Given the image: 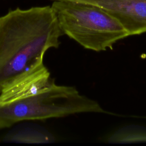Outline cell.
<instances>
[{
    "mask_svg": "<svg viewBox=\"0 0 146 146\" xmlns=\"http://www.w3.org/2000/svg\"><path fill=\"white\" fill-rule=\"evenodd\" d=\"M98 102L73 87L54 83L31 96L0 102V129L23 120H42L82 112H104Z\"/></svg>",
    "mask_w": 146,
    "mask_h": 146,
    "instance_id": "3957f363",
    "label": "cell"
},
{
    "mask_svg": "<svg viewBox=\"0 0 146 146\" xmlns=\"http://www.w3.org/2000/svg\"><path fill=\"white\" fill-rule=\"evenodd\" d=\"M50 76V74L46 66L29 74L3 88L0 92V102L21 99L43 91L52 83Z\"/></svg>",
    "mask_w": 146,
    "mask_h": 146,
    "instance_id": "5b68a950",
    "label": "cell"
},
{
    "mask_svg": "<svg viewBox=\"0 0 146 146\" xmlns=\"http://www.w3.org/2000/svg\"><path fill=\"white\" fill-rule=\"evenodd\" d=\"M72 1L99 6L115 18L128 35L146 33V0H52Z\"/></svg>",
    "mask_w": 146,
    "mask_h": 146,
    "instance_id": "277c9868",
    "label": "cell"
},
{
    "mask_svg": "<svg viewBox=\"0 0 146 146\" xmlns=\"http://www.w3.org/2000/svg\"><path fill=\"white\" fill-rule=\"evenodd\" d=\"M51 7L63 34L86 49H112L116 42L129 36L115 18L96 5L54 1Z\"/></svg>",
    "mask_w": 146,
    "mask_h": 146,
    "instance_id": "7a4b0ae2",
    "label": "cell"
},
{
    "mask_svg": "<svg viewBox=\"0 0 146 146\" xmlns=\"http://www.w3.org/2000/svg\"><path fill=\"white\" fill-rule=\"evenodd\" d=\"M64 35L51 6L17 8L0 17V92L44 67L43 56Z\"/></svg>",
    "mask_w": 146,
    "mask_h": 146,
    "instance_id": "6da1fadb",
    "label": "cell"
}]
</instances>
